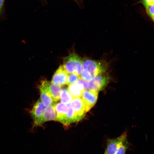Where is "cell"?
Returning a JSON list of instances; mask_svg holds the SVG:
<instances>
[{
	"instance_id": "277c9868",
	"label": "cell",
	"mask_w": 154,
	"mask_h": 154,
	"mask_svg": "<svg viewBox=\"0 0 154 154\" xmlns=\"http://www.w3.org/2000/svg\"><path fill=\"white\" fill-rule=\"evenodd\" d=\"M46 107L40 99L37 100L34 104L30 111L34 126H40L43 123V115Z\"/></svg>"
},
{
	"instance_id": "7402d4cb",
	"label": "cell",
	"mask_w": 154,
	"mask_h": 154,
	"mask_svg": "<svg viewBox=\"0 0 154 154\" xmlns=\"http://www.w3.org/2000/svg\"><path fill=\"white\" fill-rule=\"evenodd\" d=\"M104 154H107L106 151H105Z\"/></svg>"
},
{
	"instance_id": "d6986e66",
	"label": "cell",
	"mask_w": 154,
	"mask_h": 154,
	"mask_svg": "<svg viewBox=\"0 0 154 154\" xmlns=\"http://www.w3.org/2000/svg\"><path fill=\"white\" fill-rule=\"evenodd\" d=\"M139 2L142 4L146 9L149 6L154 5V0H140Z\"/></svg>"
},
{
	"instance_id": "5b68a950",
	"label": "cell",
	"mask_w": 154,
	"mask_h": 154,
	"mask_svg": "<svg viewBox=\"0 0 154 154\" xmlns=\"http://www.w3.org/2000/svg\"><path fill=\"white\" fill-rule=\"evenodd\" d=\"M98 92L92 91L88 89L84 90L81 96L86 112L90 110L96 102Z\"/></svg>"
},
{
	"instance_id": "44dd1931",
	"label": "cell",
	"mask_w": 154,
	"mask_h": 154,
	"mask_svg": "<svg viewBox=\"0 0 154 154\" xmlns=\"http://www.w3.org/2000/svg\"><path fill=\"white\" fill-rule=\"evenodd\" d=\"M74 1L76 2L77 3H78V0H73Z\"/></svg>"
},
{
	"instance_id": "3957f363",
	"label": "cell",
	"mask_w": 154,
	"mask_h": 154,
	"mask_svg": "<svg viewBox=\"0 0 154 154\" xmlns=\"http://www.w3.org/2000/svg\"><path fill=\"white\" fill-rule=\"evenodd\" d=\"M111 77L106 72L98 75L88 82V89L98 92L103 90L108 84Z\"/></svg>"
},
{
	"instance_id": "4fadbf2b",
	"label": "cell",
	"mask_w": 154,
	"mask_h": 154,
	"mask_svg": "<svg viewBox=\"0 0 154 154\" xmlns=\"http://www.w3.org/2000/svg\"><path fill=\"white\" fill-rule=\"evenodd\" d=\"M38 88L40 91V100L46 106H47L53 103V99L49 92L40 84Z\"/></svg>"
},
{
	"instance_id": "e0dca14e",
	"label": "cell",
	"mask_w": 154,
	"mask_h": 154,
	"mask_svg": "<svg viewBox=\"0 0 154 154\" xmlns=\"http://www.w3.org/2000/svg\"><path fill=\"white\" fill-rule=\"evenodd\" d=\"M80 79L79 76L74 73H68L67 77V85L73 84Z\"/></svg>"
},
{
	"instance_id": "2e32d148",
	"label": "cell",
	"mask_w": 154,
	"mask_h": 154,
	"mask_svg": "<svg viewBox=\"0 0 154 154\" xmlns=\"http://www.w3.org/2000/svg\"><path fill=\"white\" fill-rule=\"evenodd\" d=\"M61 102L66 104H70L72 101L73 98L70 94L67 89L62 90L60 95Z\"/></svg>"
},
{
	"instance_id": "9c48e42d",
	"label": "cell",
	"mask_w": 154,
	"mask_h": 154,
	"mask_svg": "<svg viewBox=\"0 0 154 154\" xmlns=\"http://www.w3.org/2000/svg\"><path fill=\"white\" fill-rule=\"evenodd\" d=\"M55 109L56 113V120L63 124L67 125L66 114L68 106L62 102L55 104Z\"/></svg>"
},
{
	"instance_id": "8fae6325",
	"label": "cell",
	"mask_w": 154,
	"mask_h": 154,
	"mask_svg": "<svg viewBox=\"0 0 154 154\" xmlns=\"http://www.w3.org/2000/svg\"><path fill=\"white\" fill-rule=\"evenodd\" d=\"M124 133L119 137L108 139L107 142L105 151L107 154H115L124 135Z\"/></svg>"
},
{
	"instance_id": "9a60e30c",
	"label": "cell",
	"mask_w": 154,
	"mask_h": 154,
	"mask_svg": "<svg viewBox=\"0 0 154 154\" xmlns=\"http://www.w3.org/2000/svg\"><path fill=\"white\" fill-rule=\"evenodd\" d=\"M129 146L126 133H124L123 136L115 154H125Z\"/></svg>"
},
{
	"instance_id": "ffe728a7",
	"label": "cell",
	"mask_w": 154,
	"mask_h": 154,
	"mask_svg": "<svg viewBox=\"0 0 154 154\" xmlns=\"http://www.w3.org/2000/svg\"><path fill=\"white\" fill-rule=\"evenodd\" d=\"M5 0H0V15L3 12Z\"/></svg>"
},
{
	"instance_id": "7a4b0ae2",
	"label": "cell",
	"mask_w": 154,
	"mask_h": 154,
	"mask_svg": "<svg viewBox=\"0 0 154 154\" xmlns=\"http://www.w3.org/2000/svg\"><path fill=\"white\" fill-rule=\"evenodd\" d=\"M83 61L81 58L73 52L63 58V66L68 73H74L79 76L82 71Z\"/></svg>"
},
{
	"instance_id": "ba28073f",
	"label": "cell",
	"mask_w": 154,
	"mask_h": 154,
	"mask_svg": "<svg viewBox=\"0 0 154 154\" xmlns=\"http://www.w3.org/2000/svg\"><path fill=\"white\" fill-rule=\"evenodd\" d=\"M68 74L63 66L60 65L54 74L51 82L61 86L67 85Z\"/></svg>"
},
{
	"instance_id": "5bb4252c",
	"label": "cell",
	"mask_w": 154,
	"mask_h": 154,
	"mask_svg": "<svg viewBox=\"0 0 154 154\" xmlns=\"http://www.w3.org/2000/svg\"><path fill=\"white\" fill-rule=\"evenodd\" d=\"M68 109L66 114L67 125L80 120L76 114L71 107L70 103L67 104Z\"/></svg>"
},
{
	"instance_id": "6da1fadb",
	"label": "cell",
	"mask_w": 154,
	"mask_h": 154,
	"mask_svg": "<svg viewBox=\"0 0 154 154\" xmlns=\"http://www.w3.org/2000/svg\"><path fill=\"white\" fill-rule=\"evenodd\" d=\"M109 68L108 62L104 60H95L86 58L82 62V70L86 72L92 78L106 72Z\"/></svg>"
},
{
	"instance_id": "8992f818",
	"label": "cell",
	"mask_w": 154,
	"mask_h": 154,
	"mask_svg": "<svg viewBox=\"0 0 154 154\" xmlns=\"http://www.w3.org/2000/svg\"><path fill=\"white\" fill-rule=\"evenodd\" d=\"M87 82L80 79L74 83L69 85L68 92L74 98L81 97L84 91L88 89Z\"/></svg>"
},
{
	"instance_id": "52a82bcc",
	"label": "cell",
	"mask_w": 154,
	"mask_h": 154,
	"mask_svg": "<svg viewBox=\"0 0 154 154\" xmlns=\"http://www.w3.org/2000/svg\"><path fill=\"white\" fill-rule=\"evenodd\" d=\"M40 84L49 92L54 101L56 102L59 100L62 86L54 84L45 80L41 81Z\"/></svg>"
},
{
	"instance_id": "30bf717a",
	"label": "cell",
	"mask_w": 154,
	"mask_h": 154,
	"mask_svg": "<svg viewBox=\"0 0 154 154\" xmlns=\"http://www.w3.org/2000/svg\"><path fill=\"white\" fill-rule=\"evenodd\" d=\"M70 105L80 120L82 119L86 112L81 98L80 97L73 98L70 103Z\"/></svg>"
},
{
	"instance_id": "ac0fdd59",
	"label": "cell",
	"mask_w": 154,
	"mask_h": 154,
	"mask_svg": "<svg viewBox=\"0 0 154 154\" xmlns=\"http://www.w3.org/2000/svg\"><path fill=\"white\" fill-rule=\"evenodd\" d=\"M154 5H153L146 9L147 14L153 21H154Z\"/></svg>"
},
{
	"instance_id": "7c38bea8",
	"label": "cell",
	"mask_w": 154,
	"mask_h": 154,
	"mask_svg": "<svg viewBox=\"0 0 154 154\" xmlns=\"http://www.w3.org/2000/svg\"><path fill=\"white\" fill-rule=\"evenodd\" d=\"M56 118L55 104L53 103L45 108L43 115V123L50 120H55Z\"/></svg>"
}]
</instances>
